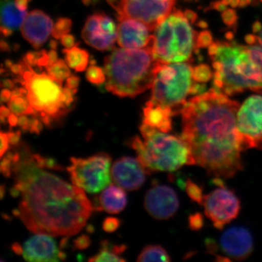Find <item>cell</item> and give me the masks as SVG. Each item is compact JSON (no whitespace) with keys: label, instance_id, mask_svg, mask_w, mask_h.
Segmentation results:
<instances>
[{"label":"cell","instance_id":"6da1fadb","mask_svg":"<svg viewBox=\"0 0 262 262\" xmlns=\"http://www.w3.org/2000/svg\"><path fill=\"white\" fill-rule=\"evenodd\" d=\"M1 162V171L12 177L11 193L19 196L15 215L31 232L48 235H75L86 225L94 208L83 189L66 182L48 169H61L53 160L18 144Z\"/></svg>","mask_w":262,"mask_h":262},{"label":"cell","instance_id":"7a4b0ae2","mask_svg":"<svg viewBox=\"0 0 262 262\" xmlns=\"http://www.w3.org/2000/svg\"><path fill=\"white\" fill-rule=\"evenodd\" d=\"M239 106L211 89L190 98L181 112V137L196 165L217 179L232 178L244 168V149L237 129Z\"/></svg>","mask_w":262,"mask_h":262},{"label":"cell","instance_id":"3957f363","mask_svg":"<svg viewBox=\"0 0 262 262\" xmlns=\"http://www.w3.org/2000/svg\"><path fill=\"white\" fill-rule=\"evenodd\" d=\"M213 89L232 96L245 91L262 94V46L215 41L208 46Z\"/></svg>","mask_w":262,"mask_h":262},{"label":"cell","instance_id":"277c9868","mask_svg":"<svg viewBox=\"0 0 262 262\" xmlns=\"http://www.w3.org/2000/svg\"><path fill=\"white\" fill-rule=\"evenodd\" d=\"M155 41V39H154ZM154 42L144 48H115L105 58L106 89L119 97H136L152 87L159 61Z\"/></svg>","mask_w":262,"mask_h":262},{"label":"cell","instance_id":"5b68a950","mask_svg":"<svg viewBox=\"0 0 262 262\" xmlns=\"http://www.w3.org/2000/svg\"><path fill=\"white\" fill-rule=\"evenodd\" d=\"M213 76L211 68L206 64L192 67L189 62H159L149 101L168 108L173 115H178L189 96L204 93L205 83Z\"/></svg>","mask_w":262,"mask_h":262},{"label":"cell","instance_id":"8992f818","mask_svg":"<svg viewBox=\"0 0 262 262\" xmlns=\"http://www.w3.org/2000/svg\"><path fill=\"white\" fill-rule=\"evenodd\" d=\"M196 15L192 11L174 10L155 31L153 54L161 63L189 62L201 48L212 43L208 31L201 33L193 27Z\"/></svg>","mask_w":262,"mask_h":262},{"label":"cell","instance_id":"52a82bcc","mask_svg":"<svg viewBox=\"0 0 262 262\" xmlns=\"http://www.w3.org/2000/svg\"><path fill=\"white\" fill-rule=\"evenodd\" d=\"M142 139L135 136L130 146L137 158L150 172H173L184 165H196L190 149L178 137L142 123Z\"/></svg>","mask_w":262,"mask_h":262},{"label":"cell","instance_id":"ba28073f","mask_svg":"<svg viewBox=\"0 0 262 262\" xmlns=\"http://www.w3.org/2000/svg\"><path fill=\"white\" fill-rule=\"evenodd\" d=\"M23 70L18 82L27 90L26 97L34 111L35 118L45 125L51 127L70 111L71 106L58 82L46 72L37 73L25 61H21Z\"/></svg>","mask_w":262,"mask_h":262},{"label":"cell","instance_id":"9c48e42d","mask_svg":"<svg viewBox=\"0 0 262 262\" xmlns=\"http://www.w3.org/2000/svg\"><path fill=\"white\" fill-rule=\"evenodd\" d=\"M67 168L72 184L85 192L98 193L112 183L110 173L112 158L104 152L88 158H72Z\"/></svg>","mask_w":262,"mask_h":262},{"label":"cell","instance_id":"30bf717a","mask_svg":"<svg viewBox=\"0 0 262 262\" xmlns=\"http://www.w3.org/2000/svg\"><path fill=\"white\" fill-rule=\"evenodd\" d=\"M174 3L175 0H121L118 20L135 19L153 32L173 11Z\"/></svg>","mask_w":262,"mask_h":262},{"label":"cell","instance_id":"8fae6325","mask_svg":"<svg viewBox=\"0 0 262 262\" xmlns=\"http://www.w3.org/2000/svg\"><path fill=\"white\" fill-rule=\"evenodd\" d=\"M216 183L220 187L204 195L203 205L206 216L215 228L222 229L237 218L241 211V201L220 179Z\"/></svg>","mask_w":262,"mask_h":262},{"label":"cell","instance_id":"7c38bea8","mask_svg":"<svg viewBox=\"0 0 262 262\" xmlns=\"http://www.w3.org/2000/svg\"><path fill=\"white\" fill-rule=\"evenodd\" d=\"M237 129L243 149L262 148V96L253 95L239 106Z\"/></svg>","mask_w":262,"mask_h":262},{"label":"cell","instance_id":"4fadbf2b","mask_svg":"<svg viewBox=\"0 0 262 262\" xmlns=\"http://www.w3.org/2000/svg\"><path fill=\"white\" fill-rule=\"evenodd\" d=\"M84 42L98 51L111 49L117 39V29L113 19L104 13H95L88 18L82 31Z\"/></svg>","mask_w":262,"mask_h":262},{"label":"cell","instance_id":"5bb4252c","mask_svg":"<svg viewBox=\"0 0 262 262\" xmlns=\"http://www.w3.org/2000/svg\"><path fill=\"white\" fill-rule=\"evenodd\" d=\"M144 207L153 218L158 220H169L178 211V195L173 188L167 185H156L146 192Z\"/></svg>","mask_w":262,"mask_h":262},{"label":"cell","instance_id":"9a60e30c","mask_svg":"<svg viewBox=\"0 0 262 262\" xmlns=\"http://www.w3.org/2000/svg\"><path fill=\"white\" fill-rule=\"evenodd\" d=\"M150 173L138 158L131 157L117 160L111 170L114 182L127 191L136 190L142 187Z\"/></svg>","mask_w":262,"mask_h":262},{"label":"cell","instance_id":"2e32d148","mask_svg":"<svg viewBox=\"0 0 262 262\" xmlns=\"http://www.w3.org/2000/svg\"><path fill=\"white\" fill-rule=\"evenodd\" d=\"M220 247L229 261L246 259L253 251L252 234L244 227H230L221 236Z\"/></svg>","mask_w":262,"mask_h":262},{"label":"cell","instance_id":"e0dca14e","mask_svg":"<svg viewBox=\"0 0 262 262\" xmlns=\"http://www.w3.org/2000/svg\"><path fill=\"white\" fill-rule=\"evenodd\" d=\"M21 253L24 259L31 262H59L66 258L53 236L46 234H37L26 241Z\"/></svg>","mask_w":262,"mask_h":262},{"label":"cell","instance_id":"ac0fdd59","mask_svg":"<svg viewBox=\"0 0 262 262\" xmlns=\"http://www.w3.org/2000/svg\"><path fill=\"white\" fill-rule=\"evenodd\" d=\"M149 28L139 20L124 18L117 27V42L122 48H144L154 42V35H150Z\"/></svg>","mask_w":262,"mask_h":262},{"label":"cell","instance_id":"d6986e66","mask_svg":"<svg viewBox=\"0 0 262 262\" xmlns=\"http://www.w3.org/2000/svg\"><path fill=\"white\" fill-rule=\"evenodd\" d=\"M53 28V21L44 12L32 10L27 14L20 27L22 35L35 48L47 41Z\"/></svg>","mask_w":262,"mask_h":262},{"label":"cell","instance_id":"ffe728a7","mask_svg":"<svg viewBox=\"0 0 262 262\" xmlns=\"http://www.w3.org/2000/svg\"><path fill=\"white\" fill-rule=\"evenodd\" d=\"M143 123L163 132L171 130L172 117L174 115L168 108L148 101L143 110Z\"/></svg>","mask_w":262,"mask_h":262},{"label":"cell","instance_id":"44dd1931","mask_svg":"<svg viewBox=\"0 0 262 262\" xmlns=\"http://www.w3.org/2000/svg\"><path fill=\"white\" fill-rule=\"evenodd\" d=\"M99 203L101 209L111 214H117L126 206V193L123 188L111 184L101 192Z\"/></svg>","mask_w":262,"mask_h":262},{"label":"cell","instance_id":"7402d4cb","mask_svg":"<svg viewBox=\"0 0 262 262\" xmlns=\"http://www.w3.org/2000/svg\"><path fill=\"white\" fill-rule=\"evenodd\" d=\"M27 15V11L19 10L15 1L1 0V21L3 27L14 30L21 27Z\"/></svg>","mask_w":262,"mask_h":262},{"label":"cell","instance_id":"603a6c76","mask_svg":"<svg viewBox=\"0 0 262 262\" xmlns=\"http://www.w3.org/2000/svg\"><path fill=\"white\" fill-rule=\"evenodd\" d=\"M126 249L124 245H112L106 241H102L97 254L89 258L90 262L125 261L121 254Z\"/></svg>","mask_w":262,"mask_h":262},{"label":"cell","instance_id":"cb8c5ba5","mask_svg":"<svg viewBox=\"0 0 262 262\" xmlns=\"http://www.w3.org/2000/svg\"><path fill=\"white\" fill-rule=\"evenodd\" d=\"M62 52L64 53L65 61L71 69L77 72H83L86 70L89 64V54L85 50L74 46Z\"/></svg>","mask_w":262,"mask_h":262},{"label":"cell","instance_id":"d4e9b609","mask_svg":"<svg viewBox=\"0 0 262 262\" xmlns=\"http://www.w3.org/2000/svg\"><path fill=\"white\" fill-rule=\"evenodd\" d=\"M137 261H170L166 250L159 245H149L141 251Z\"/></svg>","mask_w":262,"mask_h":262},{"label":"cell","instance_id":"484cf974","mask_svg":"<svg viewBox=\"0 0 262 262\" xmlns=\"http://www.w3.org/2000/svg\"><path fill=\"white\" fill-rule=\"evenodd\" d=\"M8 106L11 112L17 117L34 116V111L32 106L29 104L28 99L24 96H18V95H12L11 98L8 101Z\"/></svg>","mask_w":262,"mask_h":262},{"label":"cell","instance_id":"4316f807","mask_svg":"<svg viewBox=\"0 0 262 262\" xmlns=\"http://www.w3.org/2000/svg\"><path fill=\"white\" fill-rule=\"evenodd\" d=\"M68 67L67 62L62 59H58L53 64L47 66L46 68L48 75L53 77L54 80L62 82L65 79L68 78L71 75Z\"/></svg>","mask_w":262,"mask_h":262},{"label":"cell","instance_id":"83f0119b","mask_svg":"<svg viewBox=\"0 0 262 262\" xmlns=\"http://www.w3.org/2000/svg\"><path fill=\"white\" fill-rule=\"evenodd\" d=\"M180 186L185 189L187 194L193 201L196 202L198 204H203V189L196 183L192 182L190 179H187L185 182L181 183Z\"/></svg>","mask_w":262,"mask_h":262},{"label":"cell","instance_id":"f1b7e54d","mask_svg":"<svg viewBox=\"0 0 262 262\" xmlns=\"http://www.w3.org/2000/svg\"><path fill=\"white\" fill-rule=\"evenodd\" d=\"M72 22L70 18H61L57 20L52 30V36L55 39H61L63 35L68 34L72 29Z\"/></svg>","mask_w":262,"mask_h":262},{"label":"cell","instance_id":"f546056e","mask_svg":"<svg viewBox=\"0 0 262 262\" xmlns=\"http://www.w3.org/2000/svg\"><path fill=\"white\" fill-rule=\"evenodd\" d=\"M86 78L94 84H101L106 82V74L101 67L91 66L86 72Z\"/></svg>","mask_w":262,"mask_h":262},{"label":"cell","instance_id":"4dcf8cb0","mask_svg":"<svg viewBox=\"0 0 262 262\" xmlns=\"http://www.w3.org/2000/svg\"><path fill=\"white\" fill-rule=\"evenodd\" d=\"M252 0H222L219 3H215V8L218 10H223L227 6L232 8H243L247 6Z\"/></svg>","mask_w":262,"mask_h":262},{"label":"cell","instance_id":"1f68e13d","mask_svg":"<svg viewBox=\"0 0 262 262\" xmlns=\"http://www.w3.org/2000/svg\"><path fill=\"white\" fill-rule=\"evenodd\" d=\"M253 32L255 34H251L248 35L246 37V42L248 44H256L260 45L262 46V26L260 23H256L253 26Z\"/></svg>","mask_w":262,"mask_h":262},{"label":"cell","instance_id":"d6a6232c","mask_svg":"<svg viewBox=\"0 0 262 262\" xmlns=\"http://www.w3.org/2000/svg\"><path fill=\"white\" fill-rule=\"evenodd\" d=\"M120 225V222L118 219L115 218V217H108L103 222V229L105 232L112 233L116 231Z\"/></svg>","mask_w":262,"mask_h":262},{"label":"cell","instance_id":"836d02e7","mask_svg":"<svg viewBox=\"0 0 262 262\" xmlns=\"http://www.w3.org/2000/svg\"><path fill=\"white\" fill-rule=\"evenodd\" d=\"M43 51L40 52H29L24 57V61L31 67L38 65L39 58L42 56Z\"/></svg>","mask_w":262,"mask_h":262},{"label":"cell","instance_id":"e575fe53","mask_svg":"<svg viewBox=\"0 0 262 262\" xmlns=\"http://www.w3.org/2000/svg\"><path fill=\"white\" fill-rule=\"evenodd\" d=\"M203 217L200 213H195L191 215L189 218V227L193 230H198L201 229L203 226Z\"/></svg>","mask_w":262,"mask_h":262},{"label":"cell","instance_id":"d590c367","mask_svg":"<svg viewBox=\"0 0 262 262\" xmlns=\"http://www.w3.org/2000/svg\"><path fill=\"white\" fill-rule=\"evenodd\" d=\"M91 244V239L85 234L81 235L74 241V245L77 249L82 250L87 248Z\"/></svg>","mask_w":262,"mask_h":262},{"label":"cell","instance_id":"8d00e7d4","mask_svg":"<svg viewBox=\"0 0 262 262\" xmlns=\"http://www.w3.org/2000/svg\"><path fill=\"white\" fill-rule=\"evenodd\" d=\"M80 77H77V76L75 75L70 76V77L67 79L65 86L68 88V89L72 90V91H75V93H77L79 84H80Z\"/></svg>","mask_w":262,"mask_h":262},{"label":"cell","instance_id":"74e56055","mask_svg":"<svg viewBox=\"0 0 262 262\" xmlns=\"http://www.w3.org/2000/svg\"><path fill=\"white\" fill-rule=\"evenodd\" d=\"M0 136H1V155L0 156L3 158V155L9 149L10 144L8 133L1 132Z\"/></svg>","mask_w":262,"mask_h":262},{"label":"cell","instance_id":"f35d334b","mask_svg":"<svg viewBox=\"0 0 262 262\" xmlns=\"http://www.w3.org/2000/svg\"><path fill=\"white\" fill-rule=\"evenodd\" d=\"M61 44L67 48H72L75 46V39L71 34H65L61 38Z\"/></svg>","mask_w":262,"mask_h":262},{"label":"cell","instance_id":"ab89813d","mask_svg":"<svg viewBox=\"0 0 262 262\" xmlns=\"http://www.w3.org/2000/svg\"><path fill=\"white\" fill-rule=\"evenodd\" d=\"M8 138H9L10 145L17 146L19 144L20 138V131L15 132H8Z\"/></svg>","mask_w":262,"mask_h":262},{"label":"cell","instance_id":"60d3db41","mask_svg":"<svg viewBox=\"0 0 262 262\" xmlns=\"http://www.w3.org/2000/svg\"><path fill=\"white\" fill-rule=\"evenodd\" d=\"M30 1L31 0H15V3L19 10L27 11V7Z\"/></svg>","mask_w":262,"mask_h":262},{"label":"cell","instance_id":"b9f144b4","mask_svg":"<svg viewBox=\"0 0 262 262\" xmlns=\"http://www.w3.org/2000/svg\"><path fill=\"white\" fill-rule=\"evenodd\" d=\"M12 96V91L8 89H3L1 93L2 102H8Z\"/></svg>","mask_w":262,"mask_h":262},{"label":"cell","instance_id":"7bdbcfd3","mask_svg":"<svg viewBox=\"0 0 262 262\" xmlns=\"http://www.w3.org/2000/svg\"><path fill=\"white\" fill-rule=\"evenodd\" d=\"M48 59H49V64H53V63L58 61V54H57L56 50L52 49L48 52Z\"/></svg>","mask_w":262,"mask_h":262},{"label":"cell","instance_id":"ee69618b","mask_svg":"<svg viewBox=\"0 0 262 262\" xmlns=\"http://www.w3.org/2000/svg\"><path fill=\"white\" fill-rule=\"evenodd\" d=\"M0 113H1L2 121L3 122L5 119H8V117L10 116L11 112H10L9 108H7L4 105H2Z\"/></svg>","mask_w":262,"mask_h":262},{"label":"cell","instance_id":"f6af8a7d","mask_svg":"<svg viewBox=\"0 0 262 262\" xmlns=\"http://www.w3.org/2000/svg\"><path fill=\"white\" fill-rule=\"evenodd\" d=\"M22 70H23V65H22L21 62H20L19 63H15V64H13L11 67H10V70L13 72L15 75H20L21 73Z\"/></svg>","mask_w":262,"mask_h":262},{"label":"cell","instance_id":"bcb514c9","mask_svg":"<svg viewBox=\"0 0 262 262\" xmlns=\"http://www.w3.org/2000/svg\"><path fill=\"white\" fill-rule=\"evenodd\" d=\"M15 82L14 81L9 80V79H6L2 82V86L5 89H14Z\"/></svg>","mask_w":262,"mask_h":262},{"label":"cell","instance_id":"7dc6e473","mask_svg":"<svg viewBox=\"0 0 262 262\" xmlns=\"http://www.w3.org/2000/svg\"><path fill=\"white\" fill-rule=\"evenodd\" d=\"M106 2L113 7L114 9L117 11L119 7H120V3H121V0H106Z\"/></svg>","mask_w":262,"mask_h":262},{"label":"cell","instance_id":"c3c4849f","mask_svg":"<svg viewBox=\"0 0 262 262\" xmlns=\"http://www.w3.org/2000/svg\"><path fill=\"white\" fill-rule=\"evenodd\" d=\"M0 31H1L2 34L5 36V37H9V36L13 34V30L6 28V27H3V26H2Z\"/></svg>","mask_w":262,"mask_h":262},{"label":"cell","instance_id":"681fc988","mask_svg":"<svg viewBox=\"0 0 262 262\" xmlns=\"http://www.w3.org/2000/svg\"><path fill=\"white\" fill-rule=\"evenodd\" d=\"M0 48H1V51L3 52H9L10 51L9 45L4 40L1 41Z\"/></svg>","mask_w":262,"mask_h":262},{"label":"cell","instance_id":"f907efd6","mask_svg":"<svg viewBox=\"0 0 262 262\" xmlns=\"http://www.w3.org/2000/svg\"><path fill=\"white\" fill-rule=\"evenodd\" d=\"M98 0H82V3H84V5H87V6H89L90 5L95 4V3H97Z\"/></svg>","mask_w":262,"mask_h":262},{"label":"cell","instance_id":"816d5d0a","mask_svg":"<svg viewBox=\"0 0 262 262\" xmlns=\"http://www.w3.org/2000/svg\"><path fill=\"white\" fill-rule=\"evenodd\" d=\"M57 46H58V42H57L56 40H53V39H52L51 42H50V47H51L52 49L56 50Z\"/></svg>","mask_w":262,"mask_h":262},{"label":"cell","instance_id":"f5cc1de1","mask_svg":"<svg viewBox=\"0 0 262 262\" xmlns=\"http://www.w3.org/2000/svg\"><path fill=\"white\" fill-rule=\"evenodd\" d=\"M13 64V62L10 61L9 59L6 60V61H5V66H6L7 67H8V68L10 69V67H11Z\"/></svg>","mask_w":262,"mask_h":262}]
</instances>
